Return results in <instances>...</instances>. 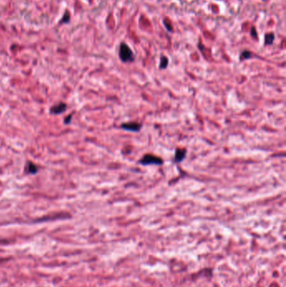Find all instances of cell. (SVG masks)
<instances>
[{
    "label": "cell",
    "mask_w": 286,
    "mask_h": 287,
    "mask_svg": "<svg viewBox=\"0 0 286 287\" xmlns=\"http://www.w3.org/2000/svg\"><path fill=\"white\" fill-rule=\"evenodd\" d=\"M142 165H162L163 160L159 157L152 155H145L139 161Z\"/></svg>",
    "instance_id": "7a4b0ae2"
},
{
    "label": "cell",
    "mask_w": 286,
    "mask_h": 287,
    "mask_svg": "<svg viewBox=\"0 0 286 287\" xmlns=\"http://www.w3.org/2000/svg\"><path fill=\"white\" fill-rule=\"evenodd\" d=\"M186 155V150H181V149H177L176 151V155H175V160L176 162H180L185 159V156Z\"/></svg>",
    "instance_id": "5b68a950"
},
{
    "label": "cell",
    "mask_w": 286,
    "mask_h": 287,
    "mask_svg": "<svg viewBox=\"0 0 286 287\" xmlns=\"http://www.w3.org/2000/svg\"><path fill=\"white\" fill-rule=\"evenodd\" d=\"M121 127L128 131H133V132H138L141 129V124L138 123H122Z\"/></svg>",
    "instance_id": "3957f363"
},
{
    "label": "cell",
    "mask_w": 286,
    "mask_h": 287,
    "mask_svg": "<svg viewBox=\"0 0 286 287\" xmlns=\"http://www.w3.org/2000/svg\"><path fill=\"white\" fill-rule=\"evenodd\" d=\"M71 119V115H69L66 119H65V123H70Z\"/></svg>",
    "instance_id": "8fae6325"
},
{
    "label": "cell",
    "mask_w": 286,
    "mask_h": 287,
    "mask_svg": "<svg viewBox=\"0 0 286 287\" xmlns=\"http://www.w3.org/2000/svg\"><path fill=\"white\" fill-rule=\"evenodd\" d=\"M66 109V105L64 102H60L59 104L55 105L50 108V113L54 114H59L63 112H65Z\"/></svg>",
    "instance_id": "277c9868"
},
{
    "label": "cell",
    "mask_w": 286,
    "mask_h": 287,
    "mask_svg": "<svg viewBox=\"0 0 286 287\" xmlns=\"http://www.w3.org/2000/svg\"><path fill=\"white\" fill-rule=\"evenodd\" d=\"M69 19H70V14H69V13H68V12H66V13H65L64 17L62 18V20H61V23L69 22V20H70Z\"/></svg>",
    "instance_id": "9c48e42d"
},
{
    "label": "cell",
    "mask_w": 286,
    "mask_h": 287,
    "mask_svg": "<svg viewBox=\"0 0 286 287\" xmlns=\"http://www.w3.org/2000/svg\"><path fill=\"white\" fill-rule=\"evenodd\" d=\"M274 39H275V35H274V34L272 33L267 34L265 35V44H271L273 43V41H274Z\"/></svg>",
    "instance_id": "52a82bcc"
},
{
    "label": "cell",
    "mask_w": 286,
    "mask_h": 287,
    "mask_svg": "<svg viewBox=\"0 0 286 287\" xmlns=\"http://www.w3.org/2000/svg\"><path fill=\"white\" fill-rule=\"evenodd\" d=\"M119 56L122 61L128 62L133 61V54L131 49L126 44H121L119 50Z\"/></svg>",
    "instance_id": "6da1fadb"
},
{
    "label": "cell",
    "mask_w": 286,
    "mask_h": 287,
    "mask_svg": "<svg viewBox=\"0 0 286 287\" xmlns=\"http://www.w3.org/2000/svg\"><path fill=\"white\" fill-rule=\"evenodd\" d=\"M27 170H28V172L30 174H36L37 171H38L37 166H35L34 164H33L32 162L27 163Z\"/></svg>",
    "instance_id": "8992f818"
},
{
    "label": "cell",
    "mask_w": 286,
    "mask_h": 287,
    "mask_svg": "<svg viewBox=\"0 0 286 287\" xmlns=\"http://www.w3.org/2000/svg\"><path fill=\"white\" fill-rule=\"evenodd\" d=\"M252 31H253V33H252V35L253 34V36H254V37H256V36H257V34H256V30H255V28H254V27H253V29H252Z\"/></svg>",
    "instance_id": "7c38bea8"
},
{
    "label": "cell",
    "mask_w": 286,
    "mask_h": 287,
    "mask_svg": "<svg viewBox=\"0 0 286 287\" xmlns=\"http://www.w3.org/2000/svg\"><path fill=\"white\" fill-rule=\"evenodd\" d=\"M251 57V53L248 52V51H244L242 52V55H241V58L242 59H248V58H250Z\"/></svg>",
    "instance_id": "30bf717a"
},
{
    "label": "cell",
    "mask_w": 286,
    "mask_h": 287,
    "mask_svg": "<svg viewBox=\"0 0 286 287\" xmlns=\"http://www.w3.org/2000/svg\"><path fill=\"white\" fill-rule=\"evenodd\" d=\"M167 65H168V59H167V57H165V56L161 57L159 67H160L161 69H164V68H166Z\"/></svg>",
    "instance_id": "ba28073f"
}]
</instances>
